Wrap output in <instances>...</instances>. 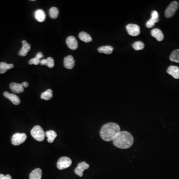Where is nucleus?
Returning <instances> with one entry per match:
<instances>
[{
  "instance_id": "1",
  "label": "nucleus",
  "mask_w": 179,
  "mask_h": 179,
  "mask_svg": "<svg viewBox=\"0 0 179 179\" xmlns=\"http://www.w3.org/2000/svg\"><path fill=\"white\" fill-rule=\"evenodd\" d=\"M113 145L118 148L126 149L131 147L134 142V137L127 131H120L113 140Z\"/></svg>"
},
{
  "instance_id": "2",
  "label": "nucleus",
  "mask_w": 179,
  "mask_h": 179,
  "mask_svg": "<svg viewBox=\"0 0 179 179\" xmlns=\"http://www.w3.org/2000/svg\"><path fill=\"white\" fill-rule=\"evenodd\" d=\"M121 131L119 125L114 122L106 123L100 131V137L105 141H113Z\"/></svg>"
},
{
  "instance_id": "3",
  "label": "nucleus",
  "mask_w": 179,
  "mask_h": 179,
  "mask_svg": "<svg viewBox=\"0 0 179 179\" xmlns=\"http://www.w3.org/2000/svg\"><path fill=\"white\" fill-rule=\"evenodd\" d=\"M31 135L36 140L41 142L45 139V134L42 127L40 126H36L31 130Z\"/></svg>"
},
{
  "instance_id": "4",
  "label": "nucleus",
  "mask_w": 179,
  "mask_h": 179,
  "mask_svg": "<svg viewBox=\"0 0 179 179\" xmlns=\"http://www.w3.org/2000/svg\"><path fill=\"white\" fill-rule=\"evenodd\" d=\"M27 138L26 134L16 133L13 135L11 137V143L15 146H18L26 141Z\"/></svg>"
},
{
  "instance_id": "5",
  "label": "nucleus",
  "mask_w": 179,
  "mask_h": 179,
  "mask_svg": "<svg viewBox=\"0 0 179 179\" xmlns=\"http://www.w3.org/2000/svg\"><path fill=\"white\" fill-rule=\"evenodd\" d=\"M179 6V4L177 2L174 1L171 3L165 11V17L167 18H171L173 17L178 10Z\"/></svg>"
},
{
  "instance_id": "6",
  "label": "nucleus",
  "mask_w": 179,
  "mask_h": 179,
  "mask_svg": "<svg viewBox=\"0 0 179 179\" xmlns=\"http://www.w3.org/2000/svg\"><path fill=\"white\" fill-rule=\"evenodd\" d=\"M72 164V160L67 157H62L57 163V168L59 170H63L68 168Z\"/></svg>"
},
{
  "instance_id": "7",
  "label": "nucleus",
  "mask_w": 179,
  "mask_h": 179,
  "mask_svg": "<svg viewBox=\"0 0 179 179\" xmlns=\"http://www.w3.org/2000/svg\"><path fill=\"white\" fill-rule=\"evenodd\" d=\"M128 34L130 36H136L140 33V28L137 24H129L126 27Z\"/></svg>"
},
{
  "instance_id": "8",
  "label": "nucleus",
  "mask_w": 179,
  "mask_h": 179,
  "mask_svg": "<svg viewBox=\"0 0 179 179\" xmlns=\"http://www.w3.org/2000/svg\"><path fill=\"white\" fill-rule=\"evenodd\" d=\"M89 168V165L87 164L85 162H82L80 163L78 166L75 169V173L77 175L81 177L83 175V172L84 171L88 169Z\"/></svg>"
},
{
  "instance_id": "9",
  "label": "nucleus",
  "mask_w": 179,
  "mask_h": 179,
  "mask_svg": "<svg viewBox=\"0 0 179 179\" xmlns=\"http://www.w3.org/2000/svg\"><path fill=\"white\" fill-rule=\"evenodd\" d=\"M4 97L7 98L8 99L10 100L13 104L15 105H18L20 103V100L19 99V97L18 96L16 95L15 94H10L8 92H5L4 94Z\"/></svg>"
},
{
  "instance_id": "10",
  "label": "nucleus",
  "mask_w": 179,
  "mask_h": 179,
  "mask_svg": "<svg viewBox=\"0 0 179 179\" xmlns=\"http://www.w3.org/2000/svg\"><path fill=\"white\" fill-rule=\"evenodd\" d=\"M66 44L68 47L71 50H76L78 46L77 41L75 37L73 36H70L66 39Z\"/></svg>"
},
{
  "instance_id": "11",
  "label": "nucleus",
  "mask_w": 179,
  "mask_h": 179,
  "mask_svg": "<svg viewBox=\"0 0 179 179\" xmlns=\"http://www.w3.org/2000/svg\"><path fill=\"white\" fill-rule=\"evenodd\" d=\"M75 66V60L72 55L65 57L64 59V66L66 68L72 69Z\"/></svg>"
},
{
  "instance_id": "12",
  "label": "nucleus",
  "mask_w": 179,
  "mask_h": 179,
  "mask_svg": "<svg viewBox=\"0 0 179 179\" xmlns=\"http://www.w3.org/2000/svg\"><path fill=\"white\" fill-rule=\"evenodd\" d=\"M10 87L11 90L14 93L19 94L24 92V87L23 86L22 84L11 83L10 85Z\"/></svg>"
},
{
  "instance_id": "13",
  "label": "nucleus",
  "mask_w": 179,
  "mask_h": 179,
  "mask_svg": "<svg viewBox=\"0 0 179 179\" xmlns=\"http://www.w3.org/2000/svg\"><path fill=\"white\" fill-rule=\"evenodd\" d=\"M167 72L175 79H179V68L177 66H169L167 70Z\"/></svg>"
},
{
  "instance_id": "14",
  "label": "nucleus",
  "mask_w": 179,
  "mask_h": 179,
  "mask_svg": "<svg viewBox=\"0 0 179 179\" xmlns=\"http://www.w3.org/2000/svg\"><path fill=\"white\" fill-rule=\"evenodd\" d=\"M22 43L23 47L19 52V56H26L28 54V51L31 50V45L26 40H23Z\"/></svg>"
},
{
  "instance_id": "15",
  "label": "nucleus",
  "mask_w": 179,
  "mask_h": 179,
  "mask_svg": "<svg viewBox=\"0 0 179 179\" xmlns=\"http://www.w3.org/2000/svg\"><path fill=\"white\" fill-rule=\"evenodd\" d=\"M151 36L156 38L158 41H161L164 39V34L158 28H154L151 32Z\"/></svg>"
},
{
  "instance_id": "16",
  "label": "nucleus",
  "mask_w": 179,
  "mask_h": 179,
  "mask_svg": "<svg viewBox=\"0 0 179 179\" xmlns=\"http://www.w3.org/2000/svg\"><path fill=\"white\" fill-rule=\"evenodd\" d=\"M36 19L39 22H43L46 18V15L45 11L42 10H37L34 13Z\"/></svg>"
},
{
  "instance_id": "17",
  "label": "nucleus",
  "mask_w": 179,
  "mask_h": 179,
  "mask_svg": "<svg viewBox=\"0 0 179 179\" xmlns=\"http://www.w3.org/2000/svg\"><path fill=\"white\" fill-rule=\"evenodd\" d=\"M42 177V171L40 168H37L32 172L29 175V179H41Z\"/></svg>"
},
{
  "instance_id": "18",
  "label": "nucleus",
  "mask_w": 179,
  "mask_h": 179,
  "mask_svg": "<svg viewBox=\"0 0 179 179\" xmlns=\"http://www.w3.org/2000/svg\"><path fill=\"white\" fill-rule=\"evenodd\" d=\"M113 47L111 46H103L98 49V52L100 53H104L106 54H110L113 51Z\"/></svg>"
},
{
  "instance_id": "19",
  "label": "nucleus",
  "mask_w": 179,
  "mask_h": 179,
  "mask_svg": "<svg viewBox=\"0 0 179 179\" xmlns=\"http://www.w3.org/2000/svg\"><path fill=\"white\" fill-rule=\"evenodd\" d=\"M40 64L42 65H46L50 68H52L54 66V60L51 57H48L47 59H43L41 60Z\"/></svg>"
},
{
  "instance_id": "20",
  "label": "nucleus",
  "mask_w": 179,
  "mask_h": 179,
  "mask_svg": "<svg viewBox=\"0 0 179 179\" xmlns=\"http://www.w3.org/2000/svg\"><path fill=\"white\" fill-rule=\"evenodd\" d=\"M45 136H47V141L49 143H53L55 139L57 137V135L56 132L54 130L47 131L45 133Z\"/></svg>"
},
{
  "instance_id": "21",
  "label": "nucleus",
  "mask_w": 179,
  "mask_h": 179,
  "mask_svg": "<svg viewBox=\"0 0 179 179\" xmlns=\"http://www.w3.org/2000/svg\"><path fill=\"white\" fill-rule=\"evenodd\" d=\"M14 66L13 64H8L5 62L0 63V74H4L7 70L13 68Z\"/></svg>"
},
{
  "instance_id": "22",
  "label": "nucleus",
  "mask_w": 179,
  "mask_h": 179,
  "mask_svg": "<svg viewBox=\"0 0 179 179\" xmlns=\"http://www.w3.org/2000/svg\"><path fill=\"white\" fill-rule=\"evenodd\" d=\"M79 37L80 40L86 43H88L92 41V38L91 36L85 32H81L79 33Z\"/></svg>"
},
{
  "instance_id": "23",
  "label": "nucleus",
  "mask_w": 179,
  "mask_h": 179,
  "mask_svg": "<svg viewBox=\"0 0 179 179\" xmlns=\"http://www.w3.org/2000/svg\"><path fill=\"white\" fill-rule=\"evenodd\" d=\"M43 57V55L41 52H39L36 55V56L34 58L32 59L29 61V64H34V65H38L40 63V58Z\"/></svg>"
},
{
  "instance_id": "24",
  "label": "nucleus",
  "mask_w": 179,
  "mask_h": 179,
  "mask_svg": "<svg viewBox=\"0 0 179 179\" xmlns=\"http://www.w3.org/2000/svg\"><path fill=\"white\" fill-rule=\"evenodd\" d=\"M53 97V94H52V91L51 89H49L43 92L41 95V99L45 100H48L51 99Z\"/></svg>"
},
{
  "instance_id": "25",
  "label": "nucleus",
  "mask_w": 179,
  "mask_h": 179,
  "mask_svg": "<svg viewBox=\"0 0 179 179\" xmlns=\"http://www.w3.org/2000/svg\"><path fill=\"white\" fill-rule=\"evenodd\" d=\"M171 61L179 63V49L174 50L170 56Z\"/></svg>"
},
{
  "instance_id": "26",
  "label": "nucleus",
  "mask_w": 179,
  "mask_h": 179,
  "mask_svg": "<svg viewBox=\"0 0 179 179\" xmlns=\"http://www.w3.org/2000/svg\"><path fill=\"white\" fill-rule=\"evenodd\" d=\"M59 11L56 7H52L50 9L49 15L52 19H56L58 16Z\"/></svg>"
},
{
  "instance_id": "27",
  "label": "nucleus",
  "mask_w": 179,
  "mask_h": 179,
  "mask_svg": "<svg viewBox=\"0 0 179 179\" xmlns=\"http://www.w3.org/2000/svg\"><path fill=\"white\" fill-rule=\"evenodd\" d=\"M132 47L135 50H140L144 48V44L142 41H137L132 45Z\"/></svg>"
},
{
  "instance_id": "28",
  "label": "nucleus",
  "mask_w": 179,
  "mask_h": 179,
  "mask_svg": "<svg viewBox=\"0 0 179 179\" xmlns=\"http://www.w3.org/2000/svg\"><path fill=\"white\" fill-rule=\"evenodd\" d=\"M151 19L155 23H158L159 22V14L157 11H153L151 13Z\"/></svg>"
},
{
  "instance_id": "29",
  "label": "nucleus",
  "mask_w": 179,
  "mask_h": 179,
  "mask_svg": "<svg viewBox=\"0 0 179 179\" xmlns=\"http://www.w3.org/2000/svg\"><path fill=\"white\" fill-rule=\"evenodd\" d=\"M155 24V23L150 19L149 20H148L147 22H146V27H147V28H152V27L154 26Z\"/></svg>"
},
{
  "instance_id": "30",
  "label": "nucleus",
  "mask_w": 179,
  "mask_h": 179,
  "mask_svg": "<svg viewBox=\"0 0 179 179\" xmlns=\"http://www.w3.org/2000/svg\"><path fill=\"white\" fill-rule=\"evenodd\" d=\"M0 179H11V176L10 175H6L5 176L3 174H0Z\"/></svg>"
},
{
  "instance_id": "31",
  "label": "nucleus",
  "mask_w": 179,
  "mask_h": 179,
  "mask_svg": "<svg viewBox=\"0 0 179 179\" xmlns=\"http://www.w3.org/2000/svg\"><path fill=\"white\" fill-rule=\"evenodd\" d=\"M22 84V85H23V86L25 87V88H27V87L28 86V83L26 82H23Z\"/></svg>"
}]
</instances>
